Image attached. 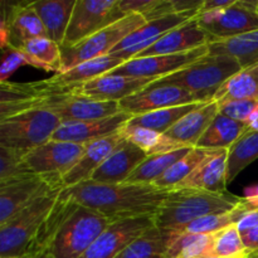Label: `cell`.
<instances>
[{
    "label": "cell",
    "mask_w": 258,
    "mask_h": 258,
    "mask_svg": "<svg viewBox=\"0 0 258 258\" xmlns=\"http://www.w3.org/2000/svg\"><path fill=\"white\" fill-rule=\"evenodd\" d=\"M199 12H185L175 13V14L166 15L159 19L150 20L140 28L128 34L123 40H121L112 50L110 55L118 58V59L127 62L133 58L138 57L141 52L155 44L159 39L178 28L179 25L194 19Z\"/></svg>",
    "instance_id": "11"
},
{
    "label": "cell",
    "mask_w": 258,
    "mask_h": 258,
    "mask_svg": "<svg viewBox=\"0 0 258 258\" xmlns=\"http://www.w3.org/2000/svg\"><path fill=\"white\" fill-rule=\"evenodd\" d=\"M241 237L244 247L247 248V252L258 251V227H254L247 233L242 234Z\"/></svg>",
    "instance_id": "45"
},
{
    "label": "cell",
    "mask_w": 258,
    "mask_h": 258,
    "mask_svg": "<svg viewBox=\"0 0 258 258\" xmlns=\"http://www.w3.org/2000/svg\"><path fill=\"white\" fill-rule=\"evenodd\" d=\"M42 258H50V257H49V256H47V254H45V256H43Z\"/></svg>",
    "instance_id": "49"
},
{
    "label": "cell",
    "mask_w": 258,
    "mask_h": 258,
    "mask_svg": "<svg viewBox=\"0 0 258 258\" xmlns=\"http://www.w3.org/2000/svg\"><path fill=\"white\" fill-rule=\"evenodd\" d=\"M257 159L258 131H248L228 150L227 184L234 181V179Z\"/></svg>",
    "instance_id": "36"
},
{
    "label": "cell",
    "mask_w": 258,
    "mask_h": 258,
    "mask_svg": "<svg viewBox=\"0 0 258 258\" xmlns=\"http://www.w3.org/2000/svg\"><path fill=\"white\" fill-rule=\"evenodd\" d=\"M155 80L153 78L128 77L113 73L100 76V77L82 83L78 92L86 97L100 101H113L120 102L140 91L145 90Z\"/></svg>",
    "instance_id": "20"
},
{
    "label": "cell",
    "mask_w": 258,
    "mask_h": 258,
    "mask_svg": "<svg viewBox=\"0 0 258 258\" xmlns=\"http://www.w3.org/2000/svg\"><path fill=\"white\" fill-rule=\"evenodd\" d=\"M23 66H33V60L24 52L15 48L7 47L3 49L2 67H0V83L9 82V78L18 68Z\"/></svg>",
    "instance_id": "41"
},
{
    "label": "cell",
    "mask_w": 258,
    "mask_h": 258,
    "mask_svg": "<svg viewBox=\"0 0 258 258\" xmlns=\"http://www.w3.org/2000/svg\"><path fill=\"white\" fill-rule=\"evenodd\" d=\"M202 105H204V103H188V105L161 108V110L153 111V112L143 113V115L131 117V120L128 121L127 125L140 126V127L158 131V133L160 134H165L166 131L170 130L179 120H181L184 116L188 115L191 111L197 110L198 107H201Z\"/></svg>",
    "instance_id": "34"
},
{
    "label": "cell",
    "mask_w": 258,
    "mask_h": 258,
    "mask_svg": "<svg viewBox=\"0 0 258 258\" xmlns=\"http://www.w3.org/2000/svg\"><path fill=\"white\" fill-rule=\"evenodd\" d=\"M241 199L198 189H171L155 214V226L171 231L203 217L232 211L239 206Z\"/></svg>",
    "instance_id": "4"
},
{
    "label": "cell",
    "mask_w": 258,
    "mask_h": 258,
    "mask_svg": "<svg viewBox=\"0 0 258 258\" xmlns=\"http://www.w3.org/2000/svg\"><path fill=\"white\" fill-rule=\"evenodd\" d=\"M219 113L226 117L232 118V120L239 121V122L246 123L249 116L257 107L258 101L253 100H236L228 101V102L218 103Z\"/></svg>",
    "instance_id": "42"
},
{
    "label": "cell",
    "mask_w": 258,
    "mask_h": 258,
    "mask_svg": "<svg viewBox=\"0 0 258 258\" xmlns=\"http://www.w3.org/2000/svg\"><path fill=\"white\" fill-rule=\"evenodd\" d=\"M111 222L75 203L63 189L43 226L35 251L50 258H81Z\"/></svg>",
    "instance_id": "2"
},
{
    "label": "cell",
    "mask_w": 258,
    "mask_h": 258,
    "mask_svg": "<svg viewBox=\"0 0 258 258\" xmlns=\"http://www.w3.org/2000/svg\"><path fill=\"white\" fill-rule=\"evenodd\" d=\"M197 98L186 90L176 86H148L145 90L120 101L123 112L134 116L153 112L161 108L197 103Z\"/></svg>",
    "instance_id": "17"
},
{
    "label": "cell",
    "mask_w": 258,
    "mask_h": 258,
    "mask_svg": "<svg viewBox=\"0 0 258 258\" xmlns=\"http://www.w3.org/2000/svg\"><path fill=\"white\" fill-rule=\"evenodd\" d=\"M256 12L258 13V0H257V8H256Z\"/></svg>",
    "instance_id": "50"
},
{
    "label": "cell",
    "mask_w": 258,
    "mask_h": 258,
    "mask_svg": "<svg viewBox=\"0 0 258 258\" xmlns=\"http://www.w3.org/2000/svg\"><path fill=\"white\" fill-rule=\"evenodd\" d=\"M174 234L168 229L153 227L115 258H169L168 251Z\"/></svg>",
    "instance_id": "27"
},
{
    "label": "cell",
    "mask_w": 258,
    "mask_h": 258,
    "mask_svg": "<svg viewBox=\"0 0 258 258\" xmlns=\"http://www.w3.org/2000/svg\"><path fill=\"white\" fill-rule=\"evenodd\" d=\"M146 23L145 18L139 14L126 15L123 19L113 23L110 27L96 33L92 37L70 48H60L62 50V66L59 73H64L80 63L93 58L108 55L111 50L125 39L128 34ZM57 75V73H55Z\"/></svg>",
    "instance_id": "8"
},
{
    "label": "cell",
    "mask_w": 258,
    "mask_h": 258,
    "mask_svg": "<svg viewBox=\"0 0 258 258\" xmlns=\"http://www.w3.org/2000/svg\"><path fill=\"white\" fill-rule=\"evenodd\" d=\"M248 131V126L246 123L232 120L219 113L211 123L208 130L202 136L196 148L211 149V150H222V149L229 150Z\"/></svg>",
    "instance_id": "26"
},
{
    "label": "cell",
    "mask_w": 258,
    "mask_h": 258,
    "mask_svg": "<svg viewBox=\"0 0 258 258\" xmlns=\"http://www.w3.org/2000/svg\"><path fill=\"white\" fill-rule=\"evenodd\" d=\"M247 213H248V211L243 207L241 199L239 206L237 207V208L232 209V211L226 212V213L211 214V216L203 217V218L197 219V221L191 222V223L189 224H185V226L183 227L171 229L170 232L174 236H185V234H213L222 231V229L227 228V227L237 224Z\"/></svg>",
    "instance_id": "32"
},
{
    "label": "cell",
    "mask_w": 258,
    "mask_h": 258,
    "mask_svg": "<svg viewBox=\"0 0 258 258\" xmlns=\"http://www.w3.org/2000/svg\"><path fill=\"white\" fill-rule=\"evenodd\" d=\"M243 68L227 54H207L188 67L155 80L151 86H176L190 92L198 102H211L222 86Z\"/></svg>",
    "instance_id": "6"
},
{
    "label": "cell",
    "mask_w": 258,
    "mask_h": 258,
    "mask_svg": "<svg viewBox=\"0 0 258 258\" xmlns=\"http://www.w3.org/2000/svg\"><path fill=\"white\" fill-rule=\"evenodd\" d=\"M198 24L211 38V43L231 39L258 29V13L242 7L239 0L227 9L197 15Z\"/></svg>",
    "instance_id": "12"
},
{
    "label": "cell",
    "mask_w": 258,
    "mask_h": 258,
    "mask_svg": "<svg viewBox=\"0 0 258 258\" xmlns=\"http://www.w3.org/2000/svg\"><path fill=\"white\" fill-rule=\"evenodd\" d=\"M25 154L27 153L0 146V181L34 174L25 164Z\"/></svg>",
    "instance_id": "40"
},
{
    "label": "cell",
    "mask_w": 258,
    "mask_h": 258,
    "mask_svg": "<svg viewBox=\"0 0 258 258\" xmlns=\"http://www.w3.org/2000/svg\"><path fill=\"white\" fill-rule=\"evenodd\" d=\"M148 158V154L130 141L122 143L110 154L102 165L93 173L90 181L98 184H122Z\"/></svg>",
    "instance_id": "19"
},
{
    "label": "cell",
    "mask_w": 258,
    "mask_h": 258,
    "mask_svg": "<svg viewBox=\"0 0 258 258\" xmlns=\"http://www.w3.org/2000/svg\"><path fill=\"white\" fill-rule=\"evenodd\" d=\"M216 233L174 236L169 247V258H212Z\"/></svg>",
    "instance_id": "38"
},
{
    "label": "cell",
    "mask_w": 258,
    "mask_h": 258,
    "mask_svg": "<svg viewBox=\"0 0 258 258\" xmlns=\"http://www.w3.org/2000/svg\"><path fill=\"white\" fill-rule=\"evenodd\" d=\"M236 100L258 101V63L232 76L214 96L218 103Z\"/></svg>",
    "instance_id": "30"
},
{
    "label": "cell",
    "mask_w": 258,
    "mask_h": 258,
    "mask_svg": "<svg viewBox=\"0 0 258 258\" xmlns=\"http://www.w3.org/2000/svg\"><path fill=\"white\" fill-rule=\"evenodd\" d=\"M122 141L123 136L121 133H117L87 144L77 164L60 178L63 188H71L90 180L93 173L102 165L103 161Z\"/></svg>",
    "instance_id": "22"
},
{
    "label": "cell",
    "mask_w": 258,
    "mask_h": 258,
    "mask_svg": "<svg viewBox=\"0 0 258 258\" xmlns=\"http://www.w3.org/2000/svg\"><path fill=\"white\" fill-rule=\"evenodd\" d=\"M0 34L2 49L7 47L18 49L28 40L48 37L39 15L33 9L30 2L12 4L3 10Z\"/></svg>",
    "instance_id": "16"
},
{
    "label": "cell",
    "mask_w": 258,
    "mask_h": 258,
    "mask_svg": "<svg viewBox=\"0 0 258 258\" xmlns=\"http://www.w3.org/2000/svg\"><path fill=\"white\" fill-rule=\"evenodd\" d=\"M81 85H57L49 78L29 83H0V116L27 108H42L62 120L87 121L121 112L120 103L81 95Z\"/></svg>",
    "instance_id": "1"
},
{
    "label": "cell",
    "mask_w": 258,
    "mask_h": 258,
    "mask_svg": "<svg viewBox=\"0 0 258 258\" xmlns=\"http://www.w3.org/2000/svg\"><path fill=\"white\" fill-rule=\"evenodd\" d=\"M209 54H227L236 58L242 68L258 63V29L231 39L208 44Z\"/></svg>",
    "instance_id": "29"
},
{
    "label": "cell",
    "mask_w": 258,
    "mask_h": 258,
    "mask_svg": "<svg viewBox=\"0 0 258 258\" xmlns=\"http://www.w3.org/2000/svg\"><path fill=\"white\" fill-rule=\"evenodd\" d=\"M64 191L75 203L98 212L111 223L155 216L169 193L148 184H98L90 180Z\"/></svg>",
    "instance_id": "3"
},
{
    "label": "cell",
    "mask_w": 258,
    "mask_h": 258,
    "mask_svg": "<svg viewBox=\"0 0 258 258\" xmlns=\"http://www.w3.org/2000/svg\"><path fill=\"white\" fill-rule=\"evenodd\" d=\"M227 166L228 150H216L184 181L173 189H198L211 193L224 194L227 191Z\"/></svg>",
    "instance_id": "23"
},
{
    "label": "cell",
    "mask_w": 258,
    "mask_h": 258,
    "mask_svg": "<svg viewBox=\"0 0 258 258\" xmlns=\"http://www.w3.org/2000/svg\"><path fill=\"white\" fill-rule=\"evenodd\" d=\"M120 8L126 15L139 14L145 17L150 12L151 8L155 5L156 0H118Z\"/></svg>",
    "instance_id": "43"
},
{
    "label": "cell",
    "mask_w": 258,
    "mask_h": 258,
    "mask_svg": "<svg viewBox=\"0 0 258 258\" xmlns=\"http://www.w3.org/2000/svg\"><path fill=\"white\" fill-rule=\"evenodd\" d=\"M247 253L237 224L217 232L212 258H246Z\"/></svg>",
    "instance_id": "39"
},
{
    "label": "cell",
    "mask_w": 258,
    "mask_h": 258,
    "mask_svg": "<svg viewBox=\"0 0 258 258\" xmlns=\"http://www.w3.org/2000/svg\"><path fill=\"white\" fill-rule=\"evenodd\" d=\"M76 0H37L30 2L45 28L49 39L62 44L75 9Z\"/></svg>",
    "instance_id": "25"
},
{
    "label": "cell",
    "mask_w": 258,
    "mask_h": 258,
    "mask_svg": "<svg viewBox=\"0 0 258 258\" xmlns=\"http://www.w3.org/2000/svg\"><path fill=\"white\" fill-rule=\"evenodd\" d=\"M60 123L58 116L42 108H27L0 116V146L28 153L52 140Z\"/></svg>",
    "instance_id": "7"
},
{
    "label": "cell",
    "mask_w": 258,
    "mask_h": 258,
    "mask_svg": "<svg viewBox=\"0 0 258 258\" xmlns=\"http://www.w3.org/2000/svg\"><path fill=\"white\" fill-rule=\"evenodd\" d=\"M120 133L125 140L130 141L134 145L145 151L148 156L185 148L176 141L169 139L164 134L150 130V128L140 127V126H131L126 123Z\"/></svg>",
    "instance_id": "33"
},
{
    "label": "cell",
    "mask_w": 258,
    "mask_h": 258,
    "mask_svg": "<svg viewBox=\"0 0 258 258\" xmlns=\"http://www.w3.org/2000/svg\"><path fill=\"white\" fill-rule=\"evenodd\" d=\"M214 151L216 150H211V149L191 148L186 155H184L180 160L176 161L153 185L159 189H164V190H171L176 185H179L181 181L185 180L196 170L197 166L202 161L206 160L209 155H212Z\"/></svg>",
    "instance_id": "37"
},
{
    "label": "cell",
    "mask_w": 258,
    "mask_h": 258,
    "mask_svg": "<svg viewBox=\"0 0 258 258\" xmlns=\"http://www.w3.org/2000/svg\"><path fill=\"white\" fill-rule=\"evenodd\" d=\"M0 258H19V257H0Z\"/></svg>",
    "instance_id": "48"
},
{
    "label": "cell",
    "mask_w": 258,
    "mask_h": 258,
    "mask_svg": "<svg viewBox=\"0 0 258 258\" xmlns=\"http://www.w3.org/2000/svg\"><path fill=\"white\" fill-rule=\"evenodd\" d=\"M237 0H204L203 5L199 9V14L208 12H214V10L227 9V8L232 7L236 4Z\"/></svg>",
    "instance_id": "44"
},
{
    "label": "cell",
    "mask_w": 258,
    "mask_h": 258,
    "mask_svg": "<svg viewBox=\"0 0 258 258\" xmlns=\"http://www.w3.org/2000/svg\"><path fill=\"white\" fill-rule=\"evenodd\" d=\"M246 197H256L258 196V185L249 186V188H246Z\"/></svg>",
    "instance_id": "47"
},
{
    "label": "cell",
    "mask_w": 258,
    "mask_h": 258,
    "mask_svg": "<svg viewBox=\"0 0 258 258\" xmlns=\"http://www.w3.org/2000/svg\"><path fill=\"white\" fill-rule=\"evenodd\" d=\"M131 117L133 116L121 111L110 117L98 118V120L62 122L53 134L52 140L87 145L92 141L120 133L123 126L131 120Z\"/></svg>",
    "instance_id": "18"
},
{
    "label": "cell",
    "mask_w": 258,
    "mask_h": 258,
    "mask_svg": "<svg viewBox=\"0 0 258 258\" xmlns=\"http://www.w3.org/2000/svg\"><path fill=\"white\" fill-rule=\"evenodd\" d=\"M60 176L30 175L0 181V226L29 206L38 197L60 188Z\"/></svg>",
    "instance_id": "10"
},
{
    "label": "cell",
    "mask_w": 258,
    "mask_h": 258,
    "mask_svg": "<svg viewBox=\"0 0 258 258\" xmlns=\"http://www.w3.org/2000/svg\"><path fill=\"white\" fill-rule=\"evenodd\" d=\"M63 189L60 186L38 197L0 226V257L33 258L38 237Z\"/></svg>",
    "instance_id": "5"
},
{
    "label": "cell",
    "mask_w": 258,
    "mask_h": 258,
    "mask_svg": "<svg viewBox=\"0 0 258 258\" xmlns=\"http://www.w3.org/2000/svg\"><path fill=\"white\" fill-rule=\"evenodd\" d=\"M85 149L86 145L80 144L49 140L28 151L24 160L32 173L62 178L77 164Z\"/></svg>",
    "instance_id": "13"
},
{
    "label": "cell",
    "mask_w": 258,
    "mask_h": 258,
    "mask_svg": "<svg viewBox=\"0 0 258 258\" xmlns=\"http://www.w3.org/2000/svg\"><path fill=\"white\" fill-rule=\"evenodd\" d=\"M125 17L118 0H76L60 48L77 45Z\"/></svg>",
    "instance_id": "9"
},
{
    "label": "cell",
    "mask_w": 258,
    "mask_h": 258,
    "mask_svg": "<svg viewBox=\"0 0 258 258\" xmlns=\"http://www.w3.org/2000/svg\"><path fill=\"white\" fill-rule=\"evenodd\" d=\"M153 227H155V216L113 222L81 258H115Z\"/></svg>",
    "instance_id": "14"
},
{
    "label": "cell",
    "mask_w": 258,
    "mask_h": 258,
    "mask_svg": "<svg viewBox=\"0 0 258 258\" xmlns=\"http://www.w3.org/2000/svg\"><path fill=\"white\" fill-rule=\"evenodd\" d=\"M218 115V102L211 101L184 116L164 135L185 148H196L202 136Z\"/></svg>",
    "instance_id": "24"
},
{
    "label": "cell",
    "mask_w": 258,
    "mask_h": 258,
    "mask_svg": "<svg viewBox=\"0 0 258 258\" xmlns=\"http://www.w3.org/2000/svg\"><path fill=\"white\" fill-rule=\"evenodd\" d=\"M191 148H183L169 153L154 154L148 156L131 174L126 183L131 184H148L153 185L160 176H163L176 161L180 160L184 155L190 151Z\"/></svg>",
    "instance_id": "31"
},
{
    "label": "cell",
    "mask_w": 258,
    "mask_h": 258,
    "mask_svg": "<svg viewBox=\"0 0 258 258\" xmlns=\"http://www.w3.org/2000/svg\"><path fill=\"white\" fill-rule=\"evenodd\" d=\"M246 125L248 126L249 131H258V105L252 112V115L249 116L248 120H247Z\"/></svg>",
    "instance_id": "46"
},
{
    "label": "cell",
    "mask_w": 258,
    "mask_h": 258,
    "mask_svg": "<svg viewBox=\"0 0 258 258\" xmlns=\"http://www.w3.org/2000/svg\"><path fill=\"white\" fill-rule=\"evenodd\" d=\"M17 49V48H15ZM19 50L24 52L34 63L35 68L45 72L59 73L62 66V50L60 45L48 37H40L25 42Z\"/></svg>",
    "instance_id": "35"
},
{
    "label": "cell",
    "mask_w": 258,
    "mask_h": 258,
    "mask_svg": "<svg viewBox=\"0 0 258 258\" xmlns=\"http://www.w3.org/2000/svg\"><path fill=\"white\" fill-rule=\"evenodd\" d=\"M208 53V45H206V47L198 48L196 50L179 53V54L133 58L111 73L118 76H128V77L159 80V78L166 77V76L173 75V73L188 67L189 64L201 59Z\"/></svg>",
    "instance_id": "15"
},
{
    "label": "cell",
    "mask_w": 258,
    "mask_h": 258,
    "mask_svg": "<svg viewBox=\"0 0 258 258\" xmlns=\"http://www.w3.org/2000/svg\"><path fill=\"white\" fill-rule=\"evenodd\" d=\"M123 63H125L123 60L112 57L110 54L103 55V57L93 58V59L80 63L64 73H57L53 77H50L49 81L53 83H57V85L64 86L82 85V83L95 80L100 76L113 72Z\"/></svg>",
    "instance_id": "28"
},
{
    "label": "cell",
    "mask_w": 258,
    "mask_h": 258,
    "mask_svg": "<svg viewBox=\"0 0 258 258\" xmlns=\"http://www.w3.org/2000/svg\"><path fill=\"white\" fill-rule=\"evenodd\" d=\"M211 43L209 35L199 27L197 17L169 32L155 44L141 52L138 57L179 54L206 47ZM135 57V58H138Z\"/></svg>",
    "instance_id": "21"
}]
</instances>
